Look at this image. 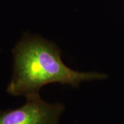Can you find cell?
Returning a JSON list of instances; mask_svg holds the SVG:
<instances>
[{"instance_id": "cell-1", "label": "cell", "mask_w": 124, "mask_h": 124, "mask_svg": "<svg viewBox=\"0 0 124 124\" xmlns=\"http://www.w3.org/2000/svg\"><path fill=\"white\" fill-rule=\"evenodd\" d=\"M13 54V75L6 91L15 97H40L41 88L49 84L79 88L82 82L107 78L103 73L68 68L62 62V51L57 46L41 36L24 35L15 46Z\"/></svg>"}, {"instance_id": "cell-2", "label": "cell", "mask_w": 124, "mask_h": 124, "mask_svg": "<svg viewBox=\"0 0 124 124\" xmlns=\"http://www.w3.org/2000/svg\"><path fill=\"white\" fill-rule=\"evenodd\" d=\"M65 107L50 103L41 97L26 99L22 106L0 111V124H58Z\"/></svg>"}]
</instances>
